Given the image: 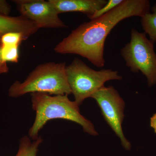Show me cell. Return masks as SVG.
Segmentation results:
<instances>
[{
  "label": "cell",
  "mask_w": 156,
  "mask_h": 156,
  "mask_svg": "<svg viewBox=\"0 0 156 156\" xmlns=\"http://www.w3.org/2000/svg\"><path fill=\"white\" fill-rule=\"evenodd\" d=\"M148 0H123L106 14L84 22L55 46L60 54L80 55L98 67L105 65V44L112 30L122 20L132 17H141L149 12Z\"/></svg>",
  "instance_id": "1"
},
{
  "label": "cell",
  "mask_w": 156,
  "mask_h": 156,
  "mask_svg": "<svg viewBox=\"0 0 156 156\" xmlns=\"http://www.w3.org/2000/svg\"><path fill=\"white\" fill-rule=\"evenodd\" d=\"M33 109L36 117L29 131V137L33 140L38 138L39 132L48 121L62 119L74 122L82 126L84 132L92 136L98 133L93 123L87 119L80 112L79 105L69 98L67 95L52 96L44 93H31Z\"/></svg>",
  "instance_id": "2"
},
{
  "label": "cell",
  "mask_w": 156,
  "mask_h": 156,
  "mask_svg": "<svg viewBox=\"0 0 156 156\" xmlns=\"http://www.w3.org/2000/svg\"><path fill=\"white\" fill-rule=\"evenodd\" d=\"M65 62H47L37 66L22 83L15 81L9 89V96L17 98L27 93H44L49 95H69Z\"/></svg>",
  "instance_id": "3"
},
{
  "label": "cell",
  "mask_w": 156,
  "mask_h": 156,
  "mask_svg": "<svg viewBox=\"0 0 156 156\" xmlns=\"http://www.w3.org/2000/svg\"><path fill=\"white\" fill-rule=\"evenodd\" d=\"M68 83L76 103L79 106L85 99L104 87L110 80H121L122 77L119 72L112 69L96 71L92 69L79 58L73 60L66 66Z\"/></svg>",
  "instance_id": "4"
},
{
  "label": "cell",
  "mask_w": 156,
  "mask_h": 156,
  "mask_svg": "<svg viewBox=\"0 0 156 156\" xmlns=\"http://www.w3.org/2000/svg\"><path fill=\"white\" fill-rule=\"evenodd\" d=\"M154 44L144 33L132 29L130 42L121 50L126 66L132 72L142 73L149 87L156 84V54Z\"/></svg>",
  "instance_id": "5"
},
{
  "label": "cell",
  "mask_w": 156,
  "mask_h": 156,
  "mask_svg": "<svg viewBox=\"0 0 156 156\" xmlns=\"http://www.w3.org/2000/svg\"><path fill=\"white\" fill-rule=\"evenodd\" d=\"M91 98L96 101L104 119L119 138L123 147L128 150H130L131 143L124 135L122 127L126 103L119 93L112 86H104L93 94Z\"/></svg>",
  "instance_id": "6"
},
{
  "label": "cell",
  "mask_w": 156,
  "mask_h": 156,
  "mask_svg": "<svg viewBox=\"0 0 156 156\" xmlns=\"http://www.w3.org/2000/svg\"><path fill=\"white\" fill-rule=\"evenodd\" d=\"M13 2L17 4L20 15L34 23L39 28L67 27L49 1L16 0Z\"/></svg>",
  "instance_id": "7"
},
{
  "label": "cell",
  "mask_w": 156,
  "mask_h": 156,
  "mask_svg": "<svg viewBox=\"0 0 156 156\" xmlns=\"http://www.w3.org/2000/svg\"><path fill=\"white\" fill-rule=\"evenodd\" d=\"M58 14L80 12L90 17L107 3L106 0H49Z\"/></svg>",
  "instance_id": "8"
},
{
  "label": "cell",
  "mask_w": 156,
  "mask_h": 156,
  "mask_svg": "<svg viewBox=\"0 0 156 156\" xmlns=\"http://www.w3.org/2000/svg\"><path fill=\"white\" fill-rule=\"evenodd\" d=\"M39 29L34 23L21 15L10 17L0 14V40L5 34L12 32L21 33L28 39Z\"/></svg>",
  "instance_id": "9"
},
{
  "label": "cell",
  "mask_w": 156,
  "mask_h": 156,
  "mask_svg": "<svg viewBox=\"0 0 156 156\" xmlns=\"http://www.w3.org/2000/svg\"><path fill=\"white\" fill-rule=\"evenodd\" d=\"M42 141L41 136L32 141L28 136H23L20 139L19 150L15 156H37L39 147Z\"/></svg>",
  "instance_id": "10"
},
{
  "label": "cell",
  "mask_w": 156,
  "mask_h": 156,
  "mask_svg": "<svg viewBox=\"0 0 156 156\" xmlns=\"http://www.w3.org/2000/svg\"><path fill=\"white\" fill-rule=\"evenodd\" d=\"M151 10V13L148 12L141 17V23L144 33L154 43L156 42V4Z\"/></svg>",
  "instance_id": "11"
},
{
  "label": "cell",
  "mask_w": 156,
  "mask_h": 156,
  "mask_svg": "<svg viewBox=\"0 0 156 156\" xmlns=\"http://www.w3.org/2000/svg\"><path fill=\"white\" fill-rule=\"evenodd\" d=\"M18 46L11 45H2L1 56L3 61L15 62H18L19 58V50Z\"/></svg>",
  "instance_id": "12"
},
{
  "label": "cell",
  "mask_w": 156,
  "mask_h": 156,
  "mask_svg": "<svg viewBox=\"0 0 156 156\" xmlns=\"http://www.w3.org/2000/svg\"><path fill=\"white\" fill-rule=\"evenodd\" d=\"M27 39L25 36L21 33L12 32L5 34L1 37L0 41L2 46L11 45L19 46L23 41Z\"/></svg>",
  "instance_id": "13"
},
{
  "label": "cell",
  "mask_w": 156,
  "mask_h": 156,
  "mask_svg": "<svg viewBox=\"0 0 156 156\" xmlns=\"http://www.w3.org/2000/svg\"><path fill=\"white\" fill-rule=\"evenodd\" d=\"M123 0H109L106 5L103 6L101 9L98 10L92 16L89 17V19L93 20L106 14L109 11H111L117 6L122 2Z\"/></svg>",
  "instance_id": "14"
},
{
  "label": "cell",
  "mask_w": 156,
  "mask_h": 156,
  "mask_svg": "<svg viewBox=\"0 0 156 156\" xmlns=\"http://www.w3.org/2000/svg\"><path fill=\"white\" fill-rule=\"evenodd\" d=\"M11 11V6L8 2L4 0H0V14L9 16Z\"/></svg>",
  "instance_id": "15"
},
{
  "label": "cell",
  "mask_w": 156,
  "mask_h": 156,
  "mask_svg": "<svg viewBox=\"0 0 156 156\" xmlns=\"http://www.w3.org/2000/svg\"><path fill=\"white\" fill-rule=\"evenodd\" d=\"M2 44L0 41V74L6 73L9 72V68L7 66V62L3 61L1 56V50H2Z\"/></svg>",
  "instance_id": "16"
},
{
  "label": "cell",
  "mask_w": 156,
  "mask_h": 156,
  "mask_svg": "<svg viewBox=\"0 0 156 156\" xmlns=\"http://www.w3.org/2000/svg\"><path fill=\"white\" fill-rule=\"evenodd\" d=\"M150 123L151 127L153 128L155 133H156V113L151 118Z\"/></svg>",
  "instance_id": "17"
}]
</instances>
